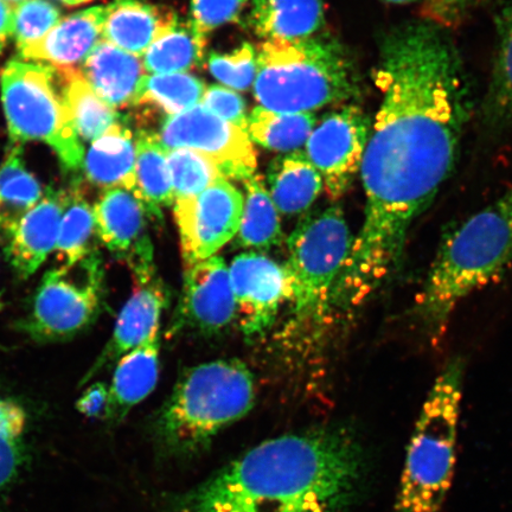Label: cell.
<instances>
[{
  "label": "cell",
  "instance_id": "obj_17",
  "mask_svg": "<svg viewBox=\"0 0 512 512\" xmlns=\"http://www.w3.org/2000/svg\"><path fill=\"white\" fill-rule=\"evenodd\" d=\"M166 304L168 294L158 277L149 283L137 285L136 291L119 313L110 341L81 384L91 381L102 369L117 364L127 352L136 349L159 331L160 317Z\"/></svg>",
  "mask_w": 512,
  "mask_h": 512
},
{
  "label": "cell",
  "instance_id": "obj_9",
  "mask_svg": "<svg viewBox=\"0 0 512 512\" xmlns=\"http://www.w3.org/2000/svg\"><path fill=\"white\" fill-rule=\"evenodd\" d=\"M80 275L73 267L54 268L44 275L34 304L18 329L36 342H57L86 330L100 315L105 296L101 256L94 252L83 260Z\"/></svg>",
  "mask_w": 512,
  "mask_h": 512
},
{
  "label": "cell",
  "instance_id": "obj_46",
  "mask_svg": "<svg viewBox=\"0 0 512 512\" xmlns=\"http://www.w3.org/2000/svg\"><path fill=\"white\" fill-rule=\"evenodd\" d=\"M3 309L2 294H0V311Z\"/></svg>",
  "mask_w": 512,
  "mask_h": 512
},
{
  "label": "cell",
  "instance_id": "obj_45",
  "mask_svg": "<svg viewBox=\"0 0 512 512\" xmlns=\"http://www.w3.org/2000/svg\"><path fill=\"white\" fill-rule=\"evenodd\" d=\"M386 2L392 4H407L413 2V0H386Z\"/></svg>",
  "mask_w": 512,
  "mask_h": 512
},
{
  "label": "cell",
  "instance_id": "obj_34",
  "mask_svg": "<svg viewBox=\"0 0 512 512\" xmlns=\"http://www.w3.org/2000/svg\"><path fill=\"white\" fill-rule=\"evenodd\" d=\"M204 55L190 28L177 24L152 44L143 56L147 73L177 74L188 73L202 63Z\"/></svg>",
  "mask_w": 512,
  "mask_h": 512
},
{
  "label": "cell",
  "instance_id": "obj_28",
  "mask_svg": "<svg viewBox=\"0 0 512 512\" xmlns=\"http://www.w3.org/2000/svg\"><path fill=\"white\" fill-rule=\"evenodd\" d=\"M43 195L40 182L25 166L22 146L12 147L0 166V233L8 234Z\"/></svg>",
  "mask_w": 512,
  "mask_h": 512
},
{
  "label": "cell",
  "instance_id": "obj_37",
  "mask_svg": "<svg viewBox=\"0 0 512 512\" xmlns=\"http://www.w3.org/2000/svg\"><path fill=\"white\" fill-rule=\"evenodd\" d=\"M248 0H191L189 28L206 53L208 37L227 23L238 21Z\"/></svg>",
  "mask_w": 512,
  "mask_h": 512
},
{
  "label": "cell",
  "instance_id": "obj_13",
  "mask_svg": "<svg viewBox=\"0 0 512 512\" xmlns=\"http://www.w3.org/2000/svg\"><path fill=\"white\" fill-rule=\"evenodd\" d=\"M96 238L115 258L125 262L137 285L157 277L155 254L145 204L133 191L113 188L102 192L93 206Z\"/></svg>",
  "mask_w": 512,
  "mask_h": 512
},
{
  "label": "cell",
  "instance_id": "obj_25",
  "mask_svg": "<svg viewBox=\"0 0 512 512\" xmlns=\"http://www.w3.org/2000/svg\"><path fill=\"white\" fill-rule=\"evenodd\" d=\"M137 196L143 201L150 219H163V208L174 206L168 150L158 134L139 131L136 137Z\"/></svg>",
  "mask_w": 512,
  "mask_h": 512
},
{
  "label": "cell",
  "instance_id": "obj_12",
  "mask_svg": "<svg viewBox=\"0 0 512 512\" xmlns=\"http://www.w3.org/2000/svg\"><path fill=\"white\" fill-rule=\"evenodd\" d=\"M370 120L360 107L326 113L306 142L305 155L323 178L331 200H338L361 170L370 136Z\"/></svg>",
  "mask_w": 512,
  "mask_h": 512
},
{
  "label": "cell",
  "instance_id": "obj_41",
  "mask_svg": "<svg viewBox=\"0 0 512 512\" xmlns=\"http://www.w3.org/2000/svg\"><path fill=\"white\" fill-rule=\"evenodd\" d=\"M76 408L88 418H106L108 408V387L105 383L95 382L85 390Z\"/></svg>",
  "mask_w": 512,
  "mask_h": 512
},
{
  "label": "cell",
  "instance_id": "obj_26",
  "mask_svg": "<svg viewBox=\"0 0 512 512\" xmlns=\"http://www.w3.org/2000/svg\"><path fill=\"white\" fill-rule=\"evenodd\" d=\"M246 190L245 206L235 243L247 252H264L283 240L279 211L261 175L242 182Z\"/></svg>",
  "mask_w": 512,
  "mask_h": 512
},
{
  "label": "cell",
  "instance_id": "obj_23",
  "mask_svg": "<svg viewBox=\"0 0 512 512\" xmlns=\"http://www.w3.org/2000/svg\"><path fill=\"white\" fill-rule=\"evenodd\" d=\"M252 28L270 40H303L316 36L325 23L323 0H252Z\"/></svg>",
  "mask_w": 512,
  "mask_h": 512
},
{
  "label": "cell",
  "instance_id": "obj_5",
  "mask_svg": "<svg viewBox=\"0 0 512 512\" xmlns=\"http://www.w3.org/2000/svg\"><path fill=\"white\" fill-rule=\"evenodd\" d=\"M252 371L239 360H217L184 371L156 421V437L170 457L201 453L224 427L255 405Z\"/></svg>",
  "mask_w": 512,
  "mask_h": 512
},
{
  "label": "cell",
  "instance_id": "obj_3",
  "mask_svg": "<svg viewBox=\"0 0 512 512\" xmlns=\"http://www.w3.org/2000/svg\"><path fill=\"white\" fill-rule=\"evenodd\" d=\"M511 266L512 188L445 234L416 296L415 318L438 338L465 298L501 279Z\"/></svg>",
  "mask_w": 512,
  "mask_h": 512
},
{
  "label": "cell",
  "instance_id": "obj_10",
  "mask_svg": "<svg viewBox=\"0 0 512 512\" xmlns=\"http://www.w3.org/2000/svg\"><path fill=\"white\" fill-rule=\"evenodd\" d=\"M245 196L227 178L174 203L184 268L215 256L238 235Z\"/></svg>",
  "mask_w": 512,
  "mask_h": 512
},
{
  "label": "cell",
  "instance_id": "obj_27",
  "mask_svg": "<svg viewBox=\"0 0 512 512\" xmlns=\"http://www.w3.org/2000/svg\"><path fill=\"white\" fill-rule=\"evenodd\" d=\"M317 123L312 113H280L258 106L248 115L247 134L264 149L291 153L306 145Z\"/></svg>",
  "mask_w": 512,
  "mask_h": 512
},
{
  "label": "cell",
  "instance_id": "obj_24",
  "mask_svg": "<svg viewBox=\"0 0 512 512\" xmlns=\"http://www.w3.org/2000/svg\"><path fill=\"white\" fill-rule=\"evenodd\" d=\"M267 184L275 207L287 216L304 213L324 190L322 176L300 150L272 160Z\"/></svg>",
  "mask_w": 512,
  "mask_h": 512
},
{
  "label": "cell",
  "instance_id": "obj_14",
  "mask_svg": "<svg viewBox=\"0 0 512 512\" xmlns=\"http://www.w3.org/2000/svg\"><path fill=\"white\" fill-rule=\"evenodd\" d=\"M236 320L249 341L270 330L280 307L291 300L285 266L259 252H243L229 266Z\"/></svg>",
  "mask_w": 512,
  "mask_h": 512
},
{
  "label": "cell",
  "instance_id": "obj_7",
  "mask_svg": "<svg viewBox=\"0 0 512 512\" xmlns=\"http://www.w3.org/2000/svg\"><path fill=\"white\" fill-rule=\"evenodd\" d=\"M354 239L338 204L305 216L288 236L285 270L297 320L307 322L324 315Z\"/></svg>",
  "mask_w": 512,
  "mask_h": 512
},
{
  "label": "cell",
  "instance_id": "obj_16",
  "mask_svg": "<svg viewBox=\"0 0 512 512\" xmlns=\"http://www.w3.org/2000/svg\"><path fill=\"white\" fill-rule=\"evenodd\" d=\"M64 204L66 192L47 191L42 200L6 234V258L19 278H30L55 252Z\"/></svg>",
  "mask_w": 512,
  "mask_h": 512
},
{
  "label": "cell",
  "instance_id": "obj_31",
  "mask_svg": "<svg viewBox=\"0 0 512 512\" xmlns=\"http://www.w3.org/2000/svg\"><path fill=\"white\" fill-rule=\"evenodd\" d=\"M206 89L202 80L188 73L146 75L136 106H151L172 117L200 105Z\"/></svg>",
  "mask_w": 512,
  "mask_h": 512
},
{
  "label": "cell",
  "instance_id": "obj_40",
  "mask_svg": "<svg viewBox=\"0 0 512 512\" xmlns=\"http://www.w3.org/2000/svg\"><path fill=\"white\" fill-rule=\"evenodd\" d=\"M479 0H427L426 14L431 21L443 25H454L462 19Z\"/></svg>",
  "mask_w": 512,
  "mask_h": 512
},
{
  "label": "cell",
  "instance_id": "obj_15",
  "mask_svg": "<svg viewBox=\"0 0 512 512\" xmlns=\"http://www.w3.org/2000/svg\"><path fill=\"white\" fill-rule=\"evenodd\" d=\"M236 320L229 266L219 255L185 268L172 332L185 329L219 334Z\"/></svg>",
  "mask_w": 512,
  "mask_h": 512
},
{
  "label": "cell",
  "instance_id": "obj_35",
  "mask_svg": "<svg viewBox=\"0 0 512 512\" xmlns=\"http://www.w3.org/2000/svg\"><path fill=\"white\" fill-rule=\"evenodd\" d=\"M175 201L200 194L223 176L213 159L190 149L168 151Z\"/></svg>",
  "mask_w": 512,
  "mask_h": 512
},
{
  "label": "cell",
  "instance_id": "obj_43",
  "mask_svg": "<svg viewBox=\"0 0 512 512\" xmlns=\"http://www.w3.org/2000/svg\"><path fill=\"white\" fill-rule=\"evenodd\" d=\"M60 2L69 6H75L91 2V0H60Z\"/></svg>",
  "mask_w": 512,
  "mask_h": 512
},
{
  "label": "cell",
  "instance_id": "obj_21",
  "mask_svg": "<svg viewBox=\"0 0 512 512\" xmlns=\"http://www.w3.org/2000/svg\"><path fill=\"white\" fill-rule=\"evenodd\" d=\"M159 331L120 358L108 387L106 419L123 420L149 396L159 377Z\"/></svg>",
  "mask_w": 512,
  "mask_h": 512
},
{
  "label": "cell",
  "instance_id": "obj_39",
  "mask_svg": "<svg viewBox=\"0 0 512 512\" xmlns=\"http://www.w3.org/2000/svg\"><path fill=\"white\" fill-rule=\"evenodd\" d=\"M201 105L228 123L247 133L246 102L233 89L219 85L210 86L203 94Z\"/></svg>",
  "mask_w": 512,
  "mask_h": 512
},
{
  "label": "cell",
  "instance_id": "obj_30",
  "mask_svg": "<svg viewBox=\"0 0 512 512\" xmlns=\"http://www.w3.org/2000/svg\"><path fill=\"white\" fill-rule=\"evenodd\" d=\"M484 115L486 123L494 127L512 124V3L498 18L496 56Z\"/></svg>",
  "mask_w": 512,
  "mask_h": 512
},
{
  "label": "cell",
  "instance_id": "obj_18",
  "mask_svg": "<svg viewBox=\"0 0 512 512\" xmlns=\"http://www.w3.org/2000/svg\"><path fill=\"white\" fill-rule=\"evenodd\" d=\"M106 6L75 12L38 41L21 50L23 59L44 61L51 67L74 69L102 41Z\"/></svg>",
  "mask_w": 512,
  "mask_h": 512
},
{
  "label": "cell",
  "instance_id": "obj_8",
  "mask_svg": "<svg viewBox=\"0 0 512 512\" xmlns=\"http://www.w3.org/2000/svg\"><path fill=\"white\" fill-rule=\"evenodd\" d=\"M54 76V68L44 64L17 60L6 64L2 101L10 137L15 143H46L64 169L78 171L85 152L66 102L57 94Z\"/></svg>",
  "mask_w": 512,
  "mask_h": 512
},
{
  "label": "cell",
  "instance_id": "obj_4",
  "mask_svg": "<svg viewBox=\"0 0 512 512\" xmlns=\"http://www.w3.org/2000/svg\"><path fill=\"white\" fill-rule=\"evenodd\" d=\"M253 89L261 107L280 113H311L361 95L347 50L325 36L261 43Z\"/></svg>",
  "mask_w": 512,
  "mask_h": 512
},
{
  "label": "cell",
  "instance_id": "obj_42",
  "mask_svg": "<svg viewBox=\"0 0 512 512\" xmlns=\"http://www.w3.org/2000/svg\"><path fill=\"white\" fill-rule=\"evenodd\" d=\"M12 24H14V8L5 0H0V53L8 38L12 36Z\"/></svg>",
  "mask_w": 512,
  "mask_h": 512
},
{
  "label": "cell",
  "instance_id": "obj_36",
  "mask_svg": "<svg viewBox=\"0 0 512 512\" xmlns=\"http://www.w3.org/2000/svg\"><path fill=\"white\" fill-rule=\"evenodd\" d=\"M60 21V10L49 0H27L14 9L12 37L22 50L41 41Z\"/></svg>",
  "mask_w": 512,
  "mask_h": 512
},
{
  "label": "cell",
  "instance_id": "obj_32",
  "mask_svg": "<svg viewBox=\"0 0 512 512\" xmlns=\"http://www.w3.org/2000/svg\"><path fill=\"white\" fill-rule=\"evenodd\" d=\"M96 236L93 207L83 198L78 188L66 194L59 240L55 251L64 262L63 266L74 267L95 252Z\"/></svg>",
  "mask_w": 512,
  "mask_h": 512
},
{
  "label": "cell",
  "instance_id": "obj_19",
  "mask_svg": "<svg viewBox=\"0 0 512 512\" xmlns=\"http://www.w3.org/2000/svg\"><path fill=\"white\" fill-rule=\"evenodd\" d=\"M80 73L96 95L114 110L136 106L146 76L140 57L104 40L82 63Z\"/></svg>",
  "mask_w": 512,
  "mask_h": 512
},
{
  "label": "cell",
  "instance_id": "obj_33",
  "mask_svg": "<svg viewBox=\"0 0 512 512\" xmlns=\"http://www.w3.org/2000/svg\"><path fill=\"white\" fill-rule=\"evenodd\" d=\"M28 413L0 394V495L15 482L27 457Z\"/></svg>",
  "mask_w": 512,
  "mask_h": 512
},
{
  "label": "cell",
  "instance_id": "obj_38",
  "mask_svg": "<svg viewBox=\"0 0 512 512\" xmlns=\"http://www.w3.org/2000/svg\"><path fill=\"white\" fill-rule=\"evenodd\" d=\"M208 68L222 85L235 91H246L255 81L256 51L252 44L243 43L229 54L211 53Z\"/></svg>",
  "mask_w": 512,
  "mask_h": 512
},
{
  "label": "cell",
  "instance_id": "obj_44",
  "mask_svg": "<svg viewBox=\"0 0 512 512\" xmlns=\"http://www.w3.org/2000/svg\"><path fill=\"white\" fill-rule=\"evenodd\" d=\"M5 2L8 3L10 6H12V8L15 9L16 6L27 2V0H5Z\"/></svg>",
  "mask_w": 512,
  "mask_h": 512
},
{
  "label": "cell",
  "instance_id": "obj_11",
  "mask_svg": "<svg viewBox=\"0 0 512 512\" xmlns=\"http://www.w3.org/2000/svg\"><path fill=\"white\" fill-rule=\"evenodd\" d=\"M158 137L168 151L183 147L213 159L227 179L243 182L254 176L258 168V157L248 134L201 104L166 117Z\"/></svg>",
  "mask_w": 512,
  "mask_h": 512
},
{
  "label": "cell",
  "instance_id": "obj_20",
  "mask_svg": "<svg viewBox=\"0 0 512 512\" xmlns=\"http://www.w3.org/2000/svg\"><path fill=\"white\" fill-rule=\"evenodd\" d=\"M178 23L174 11L145 0H114L106 6L102 38L127 53L143 57L159 37Z\"/></svg>",
  "mask_w": 512,
  "mask_h": 512
},
{
  "label": "cell",
  "instance_id": "obj_1",
  "mask_svg": "<svg viewBox=\"0 0 512 512\" xmlns=\"http://www.w3.org/2000/svg\"><path fill=\"white\" fill-rule=\"evenodd\" d=\"M375 81L383 96L360 170L366 214L332 297L343 309L400 271L409 229L452 174L471 114L458 50L431 19L384 37Z\"/></svg>",
  "mask_w": 512,
  "mask_h": 512
},
{
  "label": "cell",
  "instance_id": "obj_2",
  "mask_svg": "<svg viewBox=\"0 0 512 512\" xmlns=\"http://www.w3.org/2000/svg\"><path fill=\"white\" fill-rule=\"evenodd\" d=\"M366 450L350 428L265 441L172 502V512H345L366 480Z\"/></svg>",
  "mask_w": 512,
  "mask_h": 512
},
{
  "label": "cell",
  "instance_id": "obj_6",
  "mask_svg": "<svg viewBox=\"0 0 512 512\" xmlns=\"http://www.w3.org/2000/svg\"><path fill=\"white\" fill-rule=\"evenodd\" d=\"M464 361L453 358L435 379L416 421L394 512H440L454 478Z\"/></svg>",
  "mask_w": 512,
  "mask_h": 512
},
{
  "label": "cell",
  "instance_id": "obj_22",
  "mask_svg": "<svg viewBox=\"0 0 512 512\" xmlns=\"http://www.w3.org/2000/svg\"><path fill=\"white\" fill-rule=\"evenodd\" d=\"M136 158V139L120 121L92 142L82 168L87 181L96 187L124 188L137 195Z\"/></svg>",
  "mask_w": 512,
  "mask_h": 512
},
{
  "label": "cell",
  "instance_id": "obj_29",
  "mask_svg": "<svg viewBox=\"0 0 512 512\" xmlns=\"http://www.w3.org/2000/svg\"><path fill=\"white\" fill-rule=\"evenodd\" d=\"M61 75L66 80L63 100L81 139L94 142L113 125L120 123L117 110L96 95L79 70L61 69Z\"/></svg>",
  "mask_w": 512,
  "mask_h": 512
}]
</instances>
